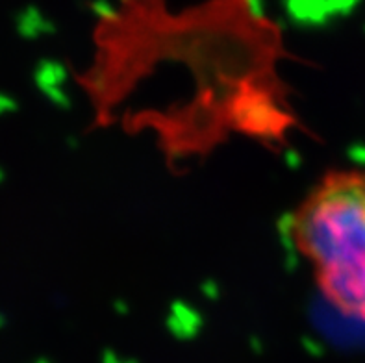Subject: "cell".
I'll list each match as a JSON object with an SVG mask.
<instances>
[{"label":"cell","instance_id":"6da1fadb","mask_svg":"<svg viewBox=\"0 0 365 363\" xmlns=\"http://www.w3.org/2000/svg\"><path fill=\"white\" fill-rule=\"evenodd\" d=\"M287 232L323 299L343 317L365 321V165L324 173Z\"/></svg>","mask_w":365,"mask_h":363}]
</instances>
